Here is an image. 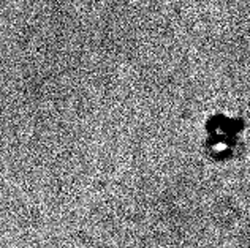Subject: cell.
I'll return each mask as SVG.
<instances>
[{
    "label": "cell",
    "mask_w": 250,
    "mask_h": 248,
    "mask_svg": "<svg viewBox=\"0 0 250 248\" xmlns=\"http://www.w3.org/2000/svg\"><path fill=\"white\" fill-rule=\"evenodd\" d=\"M246 122L241 117H228L225 114H214L205 125V149L214 160H229L241 149L242 133Z\"/></svg>",
    "instance_id": "6da1fadb"
}]
</instances>
